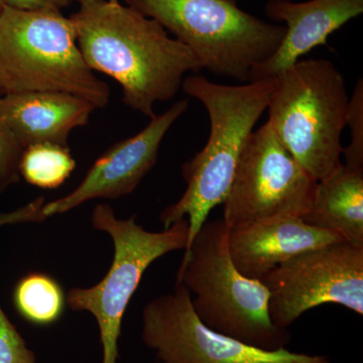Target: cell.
<instances>
[{
    "mask_svg": "<svg viewBox=\"0 0 363 363\" xmlns=\"http://www.w3.org/2000/svg\"><path fill=\"white\" fill-rule=\"evenodd\" d=\"M76 1L70 18L86 63L121 85L133 111L152 118L154 105L173 99L186 74L203 70L185 45L133 7L118 0Z\"/></svg>",
    "mask_w": 363,
    "mask_h": 363,
    "instance_id": "1",
    "label": "cell"
},
{
    "mask_svg": "<svg viewBox=\"0 0 363 363\" xmlns=\"http://www.w3.org/2000/svg\"><path fill=\"white\" fill-rule=\"evenodd\" d=\"M274 84V78L238 86L217 84L198 74L184 79L182 89L204 105L210 118L206 145L182 166L185 192L160 214L164 229L187 219L188 245L184 252L211 210L225 200L241 154L269 106Z\"/></svg>",
    "mask_w": 363,
    "mask_h": 363,
    "instance_id": "2",
    "label": "cell"
},
{
    "mask_svg": "<svg viewBox=\"0 0 363 363\" xmlns=\"http://www.w3.org/2000/svg\"><path fill=\"white\" fill-rule=\"evenodd\" d=\"M228 234L223 219L205 222L184 252L177 283L194 295L193 309L212 330L262 350L286 348L290 332L272 323L266 286L234 266Z\"/></svg>",
    "mask_w": 363,
    "mask_h": 363,
    "instance_id": "3",
    "label": "cell"
},
{
    "mask_svg": "<svg viewBox=\"0 0 363 363\" xmlns=\"http://www.w3.org/2000/svg\"><path fill=\"white\" fill-rule=\"evenodd\" d=\"M267 112L281 145L317 182L342 164L347 123L345 79L324 59L298 60L274 77Z\"/></svg>",
    "mask_w": 363,
    "mask_h": 363,
    "instance_id": "4",
    "label": "cell"
},
{
    "mask_svg": "<svg viewBox=\"0 0 363 363\" xmlns=\"http://www.w3.org/2000/svg\"><path fill=\"white\" fill-rule=\"evenodd\" d=\"M185 45L203 69L241 83L267 61L285 37V26L242 11L238 0H124Z\"/></svg>",
    "mask_w": 363,
    "mask_h": 363,
    "instance_id": "5",
    "label": "cell"
},
{
    "mask_svg": "<svg viewBox=\"0 0 363 363\" xmlns=\"http://www.w3.org/2000/svg\"><path fill=\"white\" fill-rule=\"evenodd\" d=\"M0 64L9 92L57 91L107 106L108 85L95 75L79 49L75 26L62 11H0Z\"/></svg>",
    "mask_w": 363,
    "mask_h": 363,
    "instance_id": "6",
    "label": "cell"
},
{
    "mask_svg": "<svg viewBox=\"0 0 363 363\" xmlns=\"http://www.w3.org/2000/svg\"><path fill=\"white\" fill-rule=\"evenodd\" d=\"M91 222L111 236L113 260L96 285L69 291L67 304L74 311L90 312L95 317L104 350L102 363H117L123 315L143 274L162 255L186 250L189 224L182 219L162 233H150L136 224L135 217L117 219L111 205L104 203L94 207Z\"/></svg>",
    "mask_w": 363,
    "mask_h": 363,
    "instance_id": "7",
    "label": "cell"
},
{
    "mask_svg": "<svg viewBox=\"0 0 363 363\" xmlns=\"http://www.w3.org/2000/svg\"><path fill=\"white\" fill-rule=\"evenodd\" d=\"M318 182L281 145L267 121L243 150L223 204L228 228L281 216L304 218Z\"/></svg>",
    "mask_w": 363,
    "mask_h": 363,
    "instance_id": "8",
    "label": "cell"
},
{
    "mask_svg": "<svg viewBox=\"0 0 363 363\" xmlns=\"http://www.w3.org/2000/svg\"><path fill=\"white\" fill-rule=\"evenodd\" d=\"M272 323L288 330L305 312L337 304L363 315V248L345 241L300 253L259 279Z\"/></svg>",
    "mask_w": 363,
    "mask_h": 363,
    "instance_id": "9",
    "label": "cell"
},
{
    "mask_svg": "<svg viewBox=\"0 0 363 363\" xmlns=\"http://www.w3.org/2000/svg\"><path fill=\"white\" fill-rule=\"evenodd\" d=\"M142 338L159 363H330L325 355L262 350L212 330L198 318L181 283L145 306Z\"/></svg>",
    "mask_w": 363,
    "mask_h": 363,
    "instance_id": "10",
    "label": "cell"
},
{
    "mask_svg": "<svg viewBox=\"0 0 363 363\" xmlns=\"http://www.w3.org/2000/svg\"><path fill=\"white\" fill-rule=\"evenodd\" d=\"M188 107L187 99L177 101L164 113L150 118L142 131L106 150L75 190L45 203L43 207L45 218L66 213L90 200L118 199L133 193L157 164L162 140Z\"/></svg>",
    "mask_w": 363,
    "mask_h": 363,
    "instance_id": "11",
    "label": "cell"
},
{
    "mask_svg": "<svg viewBox=\"0 0 363 363\" xmlns=\"http://www.w3.org/2000/svg\"><path fill=\"white\" fill-rule=\"evenodd\" d=\"M267 16L285 23L286 33L276 52L252 72V81L274 78L301 57L319 45L329 35L363 13V0H269Z\"/></svg>",
    "mask_w": 363,
    "mask_h": 363,
    "instance_id": "12",
    "label": "cell"
},
{
    "mask_svg": "<svg viewBox=\"0 0 363 363\" xmlns=\"http://www.w3.org/2000/svg\"><path fill=\"white\" fill-rule=\"evenodd\" d=\"M343 241L332 231L306 223L297 216H281L229 228L228 250L238 271L260 279L300 253Z\"/></svg>",
    "mask_w": 363,
    "mask_h": 363,
    "instance_id": "13",
    "label": "cell"
},
{
    "mask_svg": "<svg viewBox=\"0 0 363 363\" xmlns=\"http://www.w3.org/2000/svg\"><path fill=\"white\" fill-rule=\"evenodd\" d=\"M95 109L84 98L57 91L9 92L0 97V117L25 149L42 143L68 147L72 131L89 123Z\"/></svg>",
    "mask_w": 363,
    "mask_h": 363,
    "instance_id": "14",
    "label": "cell"
},
{
    "mask_svg": "<svg viewBox=\"0 0 363 363\" xmlns=\"http://www.w3.org/2000/svg\"><path fill=\"white\" fill-rule=\"evenodd\" d=\"M303 220L338 234L353 247L363 248V169L342 162L318 182L311 210Z\"/></svg>",
    "mask_w": 363,
    "mask_h": 363,
    "instance_id": "15",
    "label": "cell"
},
{
    "mask_svg": "<svg viewBox=\"0 0 363 363\" xmlns=\"http://www.w3.org/2000/svg\"><path fill=\"white\" fill-rule=\"evenodd\" d=\"M65 295L56 279L33 272L18 281L13 292V304L23 319L35 325L58 321L65 308Z\"/></svg>",
    "mask_w": 363,
    "mask_h": 363,
    "instance_id": "16",
    "label": "cell"
},
{
    "mask_svg": "<svg viewBox=\"0 0 363 363\" xmlns=\"http://www.w3.org/2000/svg\"><path fill=\"white\" fill-rule=\"evenodd\" d=\"M76 168V161L67 145L35 143L21 155L20 175L30 185L56 189L65 183Z\"/></svg>",
    "mask_w": 363,
    "mask_h": 363,
    "instance_id": "17",
    "label": "cell"
},
{
    "mask_svg": "<svg viewBox=\"0 0 363 363\" xmlns=\"http://www.w3.org/2000/svg\"><path fill=\"white\" fill-rule=\"evenodd\" d=\"M350 143L343 147L345 164L352 169H363V81L358 79L348 105L347 123Z\"/></svg>",
    "mask_w": 363,
    "mask_h": 363,
    "instance_id": "18",
    "label": "cell"
},
{
    "mask_svg": "<svg viewBox=\"0 0 363 363\" xmlns=\"http://www.w3.org/2000/svg\"><path fill=\"white\" fill-rule=\"evenodd\" d=\"M25 147L0 117V193L20 182V162Z\"/></svg>",
    "mask_w": 363,
    "mask_h": 363,
    "instance_id": "19",
    "label": "cell"
},
{
    "mask_svg": "<svg viewBox=\"0 0 363 363\" xmlns=\"http://www.w3.org/2000/svg\"><path fill=\"white\" fill-rule=\"evenodd\" d=\"M0 363H38L35 352L0 306Z\"/></svg>",
    "mask_w": 363,
    "mask_h": 363,
    "instance_id": "20",
    "label": "cell"
},
{
    "mask_svg": "<svg viewBox=\"0 0 363 363\" xmlns=\"http://www.w3.org/2000/svg\"><path fill=\"white\" fill-rule=\"evenodd\" d=\"M45 204V198L38 197L25 206L13 211L0 212V227L45 220L47 218L43 213V207Z\"/></svg>",
    "mask_w": 363,
    "mask_h": 363,
    "instance_id": "21",
    "label": "cell"
},
{
    "mask_svg": "<svg viewBox=\"0 0 363 363\" xmlns=\"http://www.w3.org/2000/svg\"><path fill=\"white\" fill-rule=\"evenodd\" d=\"M76 0H4V6L21 11H62Z\"/></svg>",
    "mask_w": 363,
    "mask_h": 363,
    "instance_id": "22",
    "label": "cell"
},
{
    "mask_svg": "<svg viewBox=\"0 0 363 363\" xmlns=\"http://www.w3.org/2000/svg\"><path fill=\"white\" fill-rule=\"evenodd\" d=\"M9 91L11 90H9V80H7L4 68H2L1 64H0V97L6 95Z\"/></svg>",
    "mask_w": 363,
    "mask_h": 363,
    "instance_id": "23",
    "label": "cell"
},
{
    "mask_svg": "<svg viewBox=\"0 0 363 363\" xmlns=\"http://www.w3.org/2000/svg\"><path fill=\"white\" fill-rule=\"evenodd\" d=\"M4 0H0V11H2V9H4Z\"/></svg>",
    "mask_w": 363,
    "mask_h": 363,
    "instance_id": "24",
    "label": "cell"
},
{
    "mask_svg": "<svg viewBox=\"0 0 363 363\" xmlns=\"http://www.w3.org/2000/svg\"><path fill=\"white\" fill-rule=\"evenodd\" d=\"M157 363H159V362H157Z\"/></svg>",
    "mask_w": 363,
    "mask_h": 363,
    "instance_id": "25",
    "label": "cell"
}]
</instances>
